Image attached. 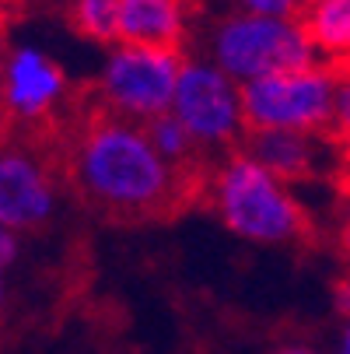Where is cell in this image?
Here are the masks:
<instances>
[{
	"label": "cell",
	"instance_id": "1",
	"mask_svg": "<svg viewBox=\"0 0 350 354\" xmlns=\"http://www.w3.org/2000/svg\"><path fill=\"white\" fill-rule=\"evenodd\" d=\"M70 176L95 211L113 218H155L182 200L189 172L168 165L144 123L95 116L70 147Z\"/></svg>",
	"mask_w": 350,
	"mask_h": 354
},
{
	"label": "cell",
	"instance_id": "2",
	"mask_svg": "<svg viewBox=\"0 0 350 354\" xmlns=\"http://www.w3.org/2000/svg\"><path fill=\"white\" fill-rule=\"evenodd\" d=\"M211 204L224 228L256 245H287L305 235V211L287 179L270 172L249 151H235L211 179Z\"/></svg>",
	"mask_w": 350,
	"mask_h": 354
},
{
	"label": "cell",
	"instance_id": "3",
	"mask_svg": "<svg viewBox=\"0 0 350 354\" xmlns=\"http://www.w3.org/2000/svg\"><path fill=\"white\" fill-rule=\"evenodd\" d=\"M204 57L238 84L319 64V53L298 15H256L228 8L207 25Z\"/></svg>",
	"mask_w": 350,
	"mask_h": 354
},
{
	"label": "cell",
	"instance_id": "4",
	"mask_svg": "<svg viewBox=\"0 0 350 354\" xmlns=\"http://www.w3.org/2000/svg\"><path fill=\"white\" fill-rule=\"evenodd\" d=\"M182 64L186 57L168 46L113 42L98 67V98L113 116L151 123L172 113Z\"/></svg>",
	"mask_w": 350,
	"mask_h": 354
},
{
	"label": "cell",
	"instance_id": "5",
	"mask_svg": "<svg viewBox=\"0 0 350 354\" xmlns=\"http://www.w3.org/2000/svg\"><path fill=\"white\" fill-rule=\"evenodd\" d=\"M340 71L329 64H312L302 71L270 74L242 84L249 130H302L326 133L336 116Z\"/></svg>",
	"mask_w": 350,
	"mask_h": 354
},
{
	"label": "cell",
	"instance_id": "6",
	"mask_svg": "<svg viewBox=\"0 0 350 354\" xmlns=\"http://www.w3.org/2000/svg\"><path fill=\"white\" fill-rule=\"evenodd\" d=\"M172 113L196 137L200 151H224L249 130L242 84L224 74L211 57H186Z\"/></svg>",
	"mask_w": 350,
	"mask_h": 354
},
{
	"label": "cell",
	"instance_id": "7",
	"mask_svg": "<svg viewBox=\"0 0 350 354\" xmlns=\"http://www.w3.org/2000/svg\"><path fill=\"white\" fill-rule=\"evenodd\" d=\"M57 214V183L28 147H4L0 158V228L32 232Z\"/></svg>",
	"mask_w": 350,
	"mask_h": 354
},
{
	"label": "cell",
	"instance_id": "8",
	"mask_svg": "<svg viewBox=\"0 0 350 354\" xmlns=\"http://www.w3.org/2000/svg\"><path fill=\"white\" fill-rule=\"evenodd\" d=\"M67 95L64 67L39 46H14L4 60V106L18 123H39L53 113Z\"/></svg>",
	"mask_w": 350,
	"mask_h": 354
},
{
	"label": "cell",
	"instance_id": "9",
	"mask_svg": "<svg viewBox=\"0 0 350 354\" xmlns=\"http://www.w3.org/2000/svg\"><path fill=\"white\" fill-rule=\"evenodd\" d=\"M193 25L189 0H119V42L179 49Z\"/></svg>",
	"mask_w": 350,
	"mask_h": 354
},
{
	"label": "cell",
	"instance_id": "10",
	"mask_svg": "<svg viewBox=\"0 0 350 354\" xmlns=\"http://www.w3.org/2000/svg\"><path fill=\"white\" fill-rule=\"evenodd\" d=\"M256 162H263L270 172H277L287 183L309 179L322 162V133H302V130H249L245 147Z\"/></svg>",
	"mask_w": 350,
	"mask_h": 354
},
{
	"label": "cell",
	"instance_id": "11",
	"mask_svg": "<svg viewBox=\"0 0 350 354\" xmlns=\"http://www.w3.org/2000/svg\"><path fill=\"white\" fill-rule=\"evenodd\" d=\"M298 18L319 60L336 71H350V0H309Z\"/></svg>",
	"mask_w": 350,
	"mask_h": 354
},
{
	"label": "cell",
	"instance_id": "12",
	"mask_svg": "<svg viewBox=\"0 0 350 354\" xmlns=\"http://www.w3.org/2000/svg\"><path fill=\"white\" fill-rule=\"evenodd\" d=\"M67 18L74 32H81L91 42H119V0H70Z\"/></svg>",
	"mask_w": 350,
	"mask_h": 354
},
{
	"label": "cell",
	"instance_id": "13",
	"mask_svg": "<svg viewBox=\"0 0 350 354\" xmlns=\"http://www.w3.org/2000/svg\"><path fill=\"white\" fill-rule=\"evenodd\" d=\"M144 127H147V137H151V144L158 147V155H162L168 165H175L179 172H189V165H193L196 155H200V144H196V137L186 130V123H182L175 113H165V116L144 123Z\"/></svg>",
	"mask_w": 350,
	"mask_h": 354
},
{
	"label": "cell",
	"instance_id": "14",
	"mask_svg": "<svg viewBox=\"0 0 350 354\" xmlns=\"http://www.w3.org/2000/svg\"><path fill=\"white\" fill-rule=\"evenodd\" d=\"M228 8L256 11V15H298L305 8V0H228Z\"/></svg>",
	"mask_w": 350,
	"mask_h": 354
},
{
	"label": "cell",
	"instance_id": "15",
	"mask_svg": "<svg viewBox=\"0 0 350 354\" xmlns=\"http://www.w3.org/2000/svg\"><path fill=\"white\" fill-rule=\"evenodd\" d=\"M336 137L350 144V71H340V91H336V116H333Z\"/></svg>",
	"mask_w": 350,
	"mask_h": 354
},
{
	"label": "cell",
	"instance_id": "16",
	"mask_svg": "<svg viewBox=\"0 0 350 354\" xmlns=\"http://www.w3.org/2000/svg\"><path fill=\"white\" fill-rule=\"evenodd\" d=\"M18 235L21 232H11V228H0V267L11 270L14 267V257H18Z\"/></svg>",
	"mask_w": 350,
	"mask_h": 354
},
{
	"label": "cell",
	"instance_id": "17",
	"mask_svg": "<svg viewBox=\"0 0 350 354\" xmlns=\"http://www.w3.org/2000/svg\"><path fill=\"white\" fill-rule=\"evenodd\" d=\"M340 242H343V252L350 257V189L340 204Z\"/></svg>",
	"mask_w": 350,
	"mask_h": 354
},
{
	"label": "cell",
	"instance_id": "18",
	"mask_svg": "<svg viewBox=\"0 0 350 354\" xmlns=\"http://www.w3.org/2000/svg\"><path fill=\"white\" fill-rule=\"evenodd\" d=\"M333 354H350V323L343 326V333H340V340H336V351Z\"/></svg>",
	"mask_w": 350,
	"mask_h": 354
},
{
	"label": "cell",
	"instance_id": "19",
	"mask_svg": "<svg viewBox=\"0 0 350 354\" xmlns=\"http://www.w3.org/2000/svg\"><path fill=\"white\" fill-rule=\"evenodd\" d=\"M273 354H315L312 347H302V344H291V347H277Z\"/></svg>",
	"mask_w": 350,
	"mask_h": 354
},
{
	"label": "cell",
	"instance_id": "20",
	"mask_svg": "<svg viewBox=\"0 0 350 354\" xmlns=\"http://www.w3.org/2000/svg\"><path fill=\"white\" fill-rule=\"evenodd\" d=\"M305 4H309V0H305Z\"/></svg>",
	"mask_w": 350,
	"mask_h": 354
}]
</instances>
